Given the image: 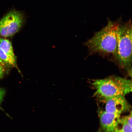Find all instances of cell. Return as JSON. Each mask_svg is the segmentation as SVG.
Returning a JSON list of instances; mask_svg holds the SVG:
<instances>
[{
	"label": "cell",
	"instance_id": "cell-1",
	"mask_svg": "<svg viewBox=\"0 0 132 132\" xmlns=\"http://www.w3.org/2000/svg\"><path fill=\"white\" fill-rule=\"evenodd\" d=\"M108 24L101 30L95 33L85 43L92 53L116 55L117 45V29L118 22L108 20Z\"/></svg>",
	"mask_w": 132,
	"mask_h": 132
},
{
	"label": "cell",
	"instance_id": "cell-2",
	"mask_svg": "<svg viewBox=\"0 0 132 132\" xmlns=\"http://www.w3.org/2000/svg\"><path fill=\"white\" fill-rule=\"evenodd\" d=\"M92 84L95 90L93 95L100 102L117 96H125L132 91V81L116 76L94 80Z\"/></svg>",
	"mask_w": 132,
	"mask_h": 132
},
{
	"label": "cell",
	"instance_id": "cell-3",
	"mask_svg": "<svg viewBox=\"0 0 132 132\" xmlns=\"http://www.w3.org/2000/svg\"><path fill=\"white\" fill-rule=\"evenodd\" d=\"M132 25L131 20L125 24L118 22L117 45L115 58L119 65L131 77Z\"/></svg>",
	"mask_w": 132,
	"mask_h": 132
},
{
	"label": "cell",
	"instance_id": "cell-4",
	"mask_svg": "<svg viewBox=\"0 0 132 132\" xmlns=\"http://www.w3.org/2000/svg\"><path fill=\"white\" fill-rule=\"evenodd\" d=\"M23 15L20 11L12 10L0 20V36L4 37L14 35L23 23Z\"/></svg>",
	"mask_w": 132,
	"mask_h": 132
},
{
	"label": "cell",
	"instance_id": "cell-5",
	"mask_svg": "<svg viewBox=\"0 0 132 132\" xmlns=\"http://www.w3.org/2000/svg\"><path fill=\"white\" fill-rule=\"evenodd\" d=\"M105 105V111L108 113L121 115L130 111L131 106L124 96L119 95L111 97L102 101Z\"/></svg>",
	"mask_w": 132,
	"mask_h": 132
},
{
	"label": "cell",
	"instance_id": "cell-6",
	"mask_svg": "<svg viewBox=\"0 0 132 132\" xmlns=\"http://www.w3.org/2000/svg\"><path fill=\"white\" fill-rule=\"evenodd\" d=\"M97 106L100 125L96 132H113L121 115L108 113L98 104Z\"/></svg>",
	"mask_w": 132,
	"mask_h": 132
},
{
	"label": "cell",
	"instance_id": "cell-7",
	"mask_svg": "<svg viewBox=\"0 0 132 132\" xmlns=\"http://www.w3.org/2000/svg\"><path fill=\"white\" fill-rule=\"evenodd\" d=\"M113 132H132V111L128 115L120 116Z\"/></svg>",
	"mask_w": 132,
	"mask_h": 132
},
{
	"label": "cell",
	"instance_id": "cell-8",
	"mask_svg": "<svg viewBox=\"0 0 132 132\" xmlns=\"http://www.w3.org/2000/svg\"><path fill=\"white\" fill-rule=\"evenodd\" d=\"M0 48L9 57L16 60L12 44L9 40L0 37Z\"/></svg>",
	"mask_w": 132,
	"mask_h": 132
},
{
	"label": "cell",
	"instance_id": "cell-9",
	"mask_svg": "<svg viewBox=\"0 0 132 132\" xmlns=\"http://www.w3.org/2000/svg\"><path fill=\"white\" fill-rule=\"evenodd\" d=\"M0 60L6 65L17 68L16 60L9 56L0 48Z\"/></svg>",
	"mask_w": 132,
	"mask_h": 132
},
{
	"label": "cell",
	"instance_id": "cell-10",
	"mask_svg": "<svg viewBox=\"0 0 132 132\" xmlns=\"http://www.w3.org/2000/svg\"><path fill=\"white\" fill-rule=\"evenodd\" d=\"M6 65L0 60V79L4 76L6 71Z\"/></svg>",
	"mask_w": 132,
	"mask_h": 132
},
{
	"label": "cell",
	"instance_id": "cell-11",
	"mask_svg": "<svg viewBox=\"0 0 132 132\" xmlns=\"http://www.w3.org/2000/svg\"><path fill=\"white\" fill-rule=\"evenodd\" d=\"M6 93L5 90L4 88L0 87V109L3 110V109L1 107V105L2 103Z\"/></svg>",
	"mask_w": 132,
	"mask_h": 132
}]
</instances>
